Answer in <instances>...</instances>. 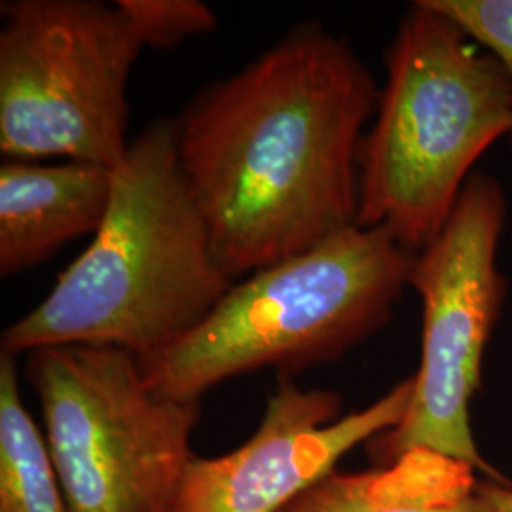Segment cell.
Wrapping results in <instances>:
<instances>
[{
	"label": "cell",
	"mask_w": 512,
	"mask_h": 512,
	"mask_svg": "<svg viewBox=\"0 0 512 512\" xmlns=\"http://www.w3.org/2000/svg\"><path fill=\"white\" fill-rule=\"evenodd\" d=\"M112 169L84 162L0 165V274L46 262L69 241L95 234L107 213Z\"/></svg>",
	"instance_id": "9"
},
{
	"label": "cell",
	"mask_w": 512,
	"mask_h": 512,
	"mask_svg": "<svg viewBox=\"0 0 512 512\" xmlns=\"http://www.w3.org/2000/svg\"><path fill=\"white\" fill-rule=\"evenodd\" d=\"M414 376L376 403L340 416V395L304 389L294 376L277 378L251 439L217 458L194 456L173 512H283L361 442L404 420Z\"/></svg>",
	"instance_id": "8"
},
{
	"label": "cell",
	"mask_w": 512,
	"mask_h": 512,
	"mask_svg": "<svg viewBox=\"0 0 512 512\" xmlns=\"http://www.w3.org/2000/svg\"><path fill=\"white\" fill-rule=\"evenodd\" d=\"M501 61L512 80V0H431ZM512 143V133H511Z\"/></svg>",
	"instance_id": "13"
},
{
	"label": "cell",
	"mask_w": 512,
	"mask_h": 512,
	"mask_svg": "<svg viewBox=\"0 0 512 512\" xmlns=\"http://www.w3.org/2000/svg\"><path fill=\"white\" fill-rule=\"evenodd\" d=\"M480 494L486 512H512V486L494 480L480 482Z\"/></svg>",
	"instance_id": "14"
},
{
	"label": "cell",
	"mask_w": 512,
	"mask_h": 512,
	"mask_svg": "<svg viewBox=\"0 0 512 512\" xmlns=\"http://www.w3.org/2000/svg\"><path fill=\"white\" fill-rule=\"evenodd\" d=\"M374 126L359 145V228L421 253L439 238L478 158L512 133L501 61L431 0L404 16L385 54Z\"/></svg>",
	"instance_id": "3"
},
{
	"label": "cell",
	"mask_w": 512,
	"mask_h": 512,
	"mask_svg": "<svg viewBox=\"0 0 512 512\" xmlns=\"http://www.w3.org/2000/svg\"><path fill=\"white\" fill-rule=\"evenodd\" d=\"M0 152L114 169L128 152L129 76L143 42L118 4L2 2Z\"/></svg>",
	"instance_id": "6"
},
{
	"label": "cell",
	"mask_w": 512,
	"mask_h": 512,
	"mask_svg": "<svg viewBox=\"0 0 512 512\" xmlns=\"http://www.w3.org/2000/svg\"><path fill=\"white\" fill-rule=\"evenodd\" d=\"M44 437L71 512H173L202 401L158 395L139 357L110 346L27 355Z\"/></svg>",
	"instance_id": "5"
},
{
	"label": "cell",
	"mask_w": 512,
	"mask_h": 512,
	"mask_svg": "<svg viewBox=\"0 0 512 512\" xmlns=\"http://www.w3.org/2000/svg\"><path fill=\"white\" fill-rule=\"evenodd\" d=\"M507 215L501 186L475 173L439 238L416 255L408 287L423 304L421 365L404 420L370 440L380 463L410 450L458 459L486 480L509 484L476 448L469 404L482 384V357L507 293L497 245Z\"/></svg>",
	"instance_id": "7"
},
{
	"label": "cell",
	"mask_w": 512,
	"mask_h": 512,
	"mask_svg": "<svg viewBox=\"0 0 512 512\" xmlns=\"http://www.w3.org/2000/svg\"><path fill=\"white\" fill-rule=\"evenodd\" d=\"M416 255L384 228L351 226L234 281L196 329L139 359L148 385L202 401L215 385L262 368L294 376L336 361L391 319Z\"/></svg>",
	"instance_id": "4"
},
{
	"label": "cell",
	"mask_w": 512,
	"mask_h": 512,
	"mask_svg": "<svg viewBox=\"0 0 512 512\" xmlns=\"http://www.w3.org/2000/svg\"><path fill=\"white\" fill-rule=\"evenodd\" d=\"M0 512H71L44 433L19 393L16 355L0 353Z\"/></svg>",
	"instance_id": "11"
},
{
	"label": "cell",
	"mask_w": 512,
	"mask_h": 512,
	"mask_svg": "<svg viewBox=\"0 0 512 512\" xmlns=\"http://www.w3.org/2000/svg\"><path fill=\"white\" fill-rule=\"evenodd\" d=\"M145 48H173L217 27L213 10L200 0H116Z\"/></svg>",
	"instance_id": "12"
},
{
	"label": "cell",
	"mask_w": 512,
	"mask_h": 512,
	"mask_svg": "<svg viewBox=\"0 0 512 512\" xmlns=\"http://www.w3.org/2000/svg\"><path fill=\"white\" fill-rule=\"evenodd\" d=\"M232 285L184 181L173 122L160 120L112 169L92 243L4 329L2 351L110 346L147 359L196 329Z\"/></svg>",
	"instance_id": "2"
},
{
	"label": "cell",
	"mask_w": 512,
	"mask_h": 512,
	"mask_svg": "<svg viewBox=\"0 0 512 512\" xmlns=\"http://www.w3.org/2000/svg\"><path fill=\"white\" fill-rule=\"evenodd\" d=\"M475 473L458 459L410 450L378 469L332 471L283 512H486Z\"/></svg>",
	"instance_id": "10"
},
{
	"label": "cell",
	"mask_w": 512,
	"mask_h": 512,
	"mask_svg": "<svg viewBox=\"0 0 512 512\" xmlns=\"http://www.w3.org/2000/svg\"><path fill=\"white\" fill-rule=\"evenodd\" d=\"M378 95L346 38L304 23L173 120L184 181L232 279L355 226Z\"/></svg>",
	"instance_id": "1"
}]
</instances>
